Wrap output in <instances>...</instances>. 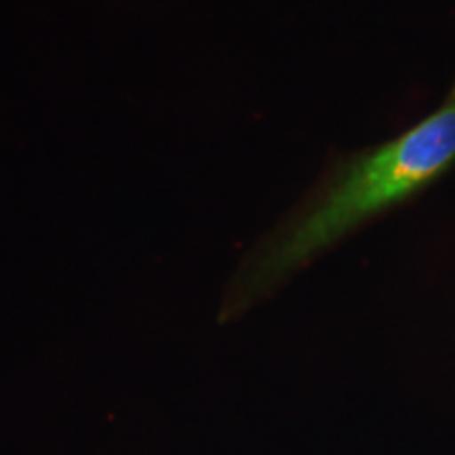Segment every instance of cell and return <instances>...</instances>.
<instances>
[{"instance_id": "1", "label": "cell", "mask_w": 455, "mask_h": 455, "mask_svg": "<svg viewBox=\"0 0 455 455\" xmlns=\"http://www.w3.org/2000/svg\"><path fill=\"white\" fill-rule=\"evenodd\" d=\"M455 161V104L352 163L308 212L275 232L244 264L236 298L247 301L352 228L401 201Z\"/></svg>"}, {"instance_id": "2", "label": "cell", "mask_w": 455, "mask_h": 455, "mask_svg": "<svg viewBox=\"0 0 455 455\" xmlns=\"http://www.w3.org/2000/svg\"><path fill=\"white\" fill-rule=\"evenodd\" d=\"M451 104H455V89H453V93H451Z\"/></svg>"}]
</instances>
